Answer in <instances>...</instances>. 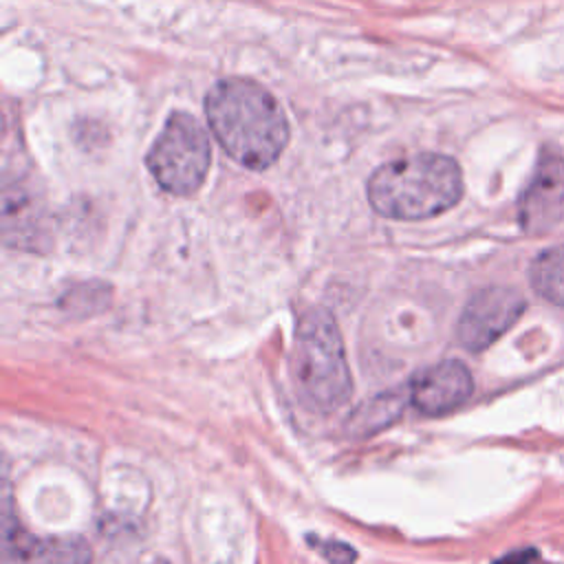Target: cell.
Masks as SVG:
<instances>
[{
  "mask_svg": "<svg viewBox=\"0 0 564 564\" xmlns=\"http://www.w3.org/2000/svg\"><path fill=\"white\" fill-rule=\"evenodd\" d=\"M315 549H319V553L330 562V564H352L355 562V551L344 544V542H313Z\"/></svg>",
  "mask_w": 564,
  "mask_h": 564,
  "instance_id": "7c38bea8",
  "label": "cell"
},
{
  "mask_svg": "<svg viewBox=\"0 0 564 564\" xmlns=\"http://www.w3.org/2000/svg\"><path fill=\"white\" fill-rule=\"evenodd\" d=\"M524 311V297L509 286H489L469 297L458 324L456 337L463 348L478 352L507 333Z\"/></svg>",
  "mask_w": 564,
  "mask_h": 564,
  "instance_id": "5b68a950",
  "label": "cell"
},
{
  "mask_svg": "<svg viewBox=\"0 0 564 564\" xmlns=\"http://www.w3.org/2000/svg\"><path fill=\"white\" fill-rule=\"evenodd\" d=\"M293 379L302 401L317 412H335L352 394L344 339L324 308H311L297 324Z\"/></svg>",
  "mask_w": 564,
  "mask_h": 564,
  "instance_id": "3957f363",
  "label": "cell"
},
{
  "mask_svg": "<svg viewBox=\"0 0 564 564\" xmlns=\"http://www.w3.org/2000/svg\"><path fill=\"white\" fill-rule=\"evenodd\" d=\"M535 551H520V553H511V555H507V557H502L500 562H496V564H531L533 560H535Z\"/></svg>",
  "mask_w": 564,
  "mask_h": 564,
  "instance_id": "4fadbf2b",
  "label": "cell"
},
{
  "mask_svg": "<svg viewBox=\"0 0 564 564\" xmlns=\"http://www.w3.org/2000/svg\"><path fill=\"white\" fill-rule=\"evenodd\" d=\"M474 390L471 372L460 361L447 359L419 370L410 381L412 405L430 416L447 414L463 405Z\"/></svg>",
  "mask_w": 564,
  "mask_h": 564,
  "instance_id": "52a82bcc",
  "label": "cell"
},
{
  "mask_svg": "<svg viewBox=\"0 0 564 564\" xmlns=\"http://www.w3.org/2000/svg\"><path fill=\"white\" fill-rule=\"evenodd\" d=\"M368 410L370 412H375L372 416H355V423L350 421V425L355 427V430H361V432H375V430H379V427H383L386 423H390L397 414H399V410H401V401L399 399H394V397H383V399H377L372 405L368 403Z\"/></svg>",
  "mask_w": 564,
  "mask_h": 564,
  "instance_id": "8fae6325",
  "label": "cell"
},
{
  "mask_svg": "<svg viewBox=\"0 0 564 564\" xmlns=\"http://www.w3.org/2000/svg\"><path fill=\"white\" fill-rule=\"evenodd\" d=\"M152 564H167V562H163V560H156V562H152Z\"/></svg>",
  "mask_w": 564,
  "mask_h": 564,
  "instance_id": "5bb4252c",
  "label": "cell"
},
{
  "mask_svg": "<svg viewBox=\"0 0 564 564\" xmlns=\"http://www.w3.org/2000/svg\"><path fill=\"white\" fill-rule=\"evenodd\" d=\"M37 225V198L33 192H29L22 185H15L11 189L4 187V240L11 242V238H24L26 234H35Z\"/></svg>",
  "mask_w": 564,
  "mask_h": 564,
  "instance_id": "30bf717a",
  "label": "cell"
},
{
  "mask_svg": "<svg viewBox=\"0 0 564 564\" xmlns=\"http://www.w3.org/2000/svg\"><path fill=\"white\" fill-rule=\"evenodd\" d=\"M529 282L544 300L564 306V245L549 247L533 258Z\"/></svg>",
  "mask_w": 564,
  "mask_h": 564,
  "instance_id": "9c48e42d",
  "label": "cell"
},
{
  "mask_svg": "<svg viewBox=\"0 0 564 564\" xmlns=\"http://www.w3.org/2000/svg\"><path fill=\"white\" fill-rule=\"evenodd\" d=\"M209 163V137L196 117L187 112L170 115L145 156L154 181L174 196L194 194L203 185Z\"/></svg>",
  "mask_w": 564,
  "mask_h": 564,
  "instance_id": "277c9868",
  "label": "cell"
},
{
  "mask_svg": "<svg viewBox=\"0 0 564 564\" xmlns=\"http://www.w3.org/2000/svg\"><path fill=\"white\" fill-rule=\"evenodd\" d=\"M518 218L524 231H551L564 218V156L542 150L533 176L518 200Z\"/></svg>",
  "mask_w": 564,
  "mask_h": 564,
  "instance_id": "8992f818",
  "label": "cell"
},
{
  "mask_svg": "<svg viewBox=\"0 0 564 564\" xmlns=\"http://www.w3.org/2000/svg\"><path fill=\"white\" fill-rule=\"evenodd\" d=\"M205 115L223 150L249 170L269 167L286 148V117L278 99L253 79L216 82L205 97Z\"/></svg>",
  "mask_w": 564,
  "mask_h": 564,
  "instance_id": "6da1fadb",
  "label": "cell"
},
{
  "mask_svg": "<svg viewBox=\"0 0 564 564\" xmlns=\"http://www.w3.org/2000/svg\"><path fill=\"white\" fill-rule=\"evenodd\" d=\"M463 196L460 165L438 152L410 154L377 167L368 181V200L392 220H423L454 207Z\"/></svg>",
  "mask_w": 564,
  "mask_h": 564,
  "instance_id": "7a4b0ae2",
  "label": "cell"
},
{
  "mask_svg": "<svg viewBox=\"0 0 564 564\" xmlns=\"http://www.w3.org/2000/svg\"><path fill=\"white\" fill-rule=\"evenodd\" d=\"M18 564H90V546L79 538H37L24 531L9 535Z\"/></svg>",
  "mask_w": 564,
  "mask_h": 564,
  "instance_id": "ba28073f",
  "label": "cell"
}]
</instances>
